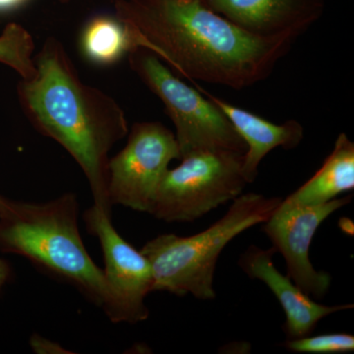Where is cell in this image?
<instances>
[{"instance_id": "obj_16", "label": "cell", "mask_w": 354, "mask_h": 354, "mask_svg": "<svg viewBox=\"0 0 354 354\" xmlns=\"http://www.w3.org/2000/svg\"><path fill=\"white\" fill-rule=\"evenodd\" d=\"M286 348L299 353L335 354L348 353L354 351V337L344 333L324 334L316 337L288 339Z\"/></svg>"}, {"instance_id": "obj_10", "label": "cell", "mask_w": 354, "mask_h": 354, "mask_svg": "<svg viewBox=\"0 0 354 354\" xmlns=\"http://www.w3.org/2000/svg\"><path fill=\"white\" fill-rule=\"evenodd\" d=\"M246 32L259 37L288 36L297 39L325 11V0H202Z\"/></svg>"}, {"instance_id": "obj_18", "label": "cell", "mask_w": 354, "mask_h": 354, "mask_svg": "<svg viewBox=\"0 0 354 354\" xmlns=\"http://www.w3.org/2000/svg\"><path fill=\"white\" fill-rule=\"evenodd\" d=\"M11 274H12V270H11L10 265L6 260L0 258V290L8 283Z\"/></svg>"}, {"instance_id": "obj_9", "label": "cell", "mask_w": 354, "mask_h": 354, "mask_svg": "<svg viewBox=\"0 0 354 354\" xmlns=\"http://www.w3.org/2000/svg\"><path fill=\"white\" fill-rule=\"evenodd\" d=\"M351 195L323 204L297 206L281 200L263 230L286 260L288 276L310 297L321 299L332 283L329 272L317 271L309 258L312 239L321 223L351 202Z\"/></svg>"}, {"instance_id": "obj_15", "label": "cell", "mask_w": 354, "mask_h": 354, "mask_svg": "<svg viewBox=\"0 0 354 354\" xmlns=\"http://www.w3.org/2000/svg\"><path fill=\"white\" fill-rule=\"evenodd\" d=\"M35 44L31 32L22 25L9 23L0 35V64L12 68L20 79H29L36 72Z\"/></svg>"}, {"instance_id": "obj_4", "label": "cell", "mask_w": 354, "mask_h": 354, "mask_svg": "<svg viewBox=\"0 0 354 354\" xmlns=\"http://www.w3.org/2000/svg\"><path fill=\"white\" fill-rule=\"evenodd\" d=\"M281 198L246 193L235 198L227 214L212 227L192 236L158 235L142 247L152 266L153 291L177 297L216 298L214 274L221 251L237 235L269 220Z\"/></svg>"}, {"instance_id": "obj_5", "label": "cell", "mask_w": 354, "mask_h": 354, "mask_svg": "<svg viewBox=\"0 0 354 354\" xmlns=\"http://www.w3.org/2000/svg\"><path fill=\"white\" fill-rule=\"evenodd\" d=\"M127 55L132 71L164 104L180 160L204 151L246 153L245 142L215 102L174 75L153 51L137 46Z\"/></svg>"}, {"instance_id": "obj_13", "label": "cell", "mask_w": 354, "mask_h": 354, "mask_svg": "<svg viewBox=\"0 0 354 354\" xmlns=\"http://www.w3.org/2000/svg\"><path fill=\"white\" fill-rule=\"evenodd\" d=\"M353 188L354 144L346 133H341L320 169L285 200L297 206H311L332 201Z\"/></svg>"}, {"instance_id": "obj_6", "label": "cell", "mask_w": 354, "mask_h": 354, "mask_svg": "<svg viewBox=\"0 0 354 354\" xmlns=\"http://www.w3.org/2000/svg\"><path fill=\"white\" fill-rule=\"evenodd\" d=\"M243 156L204 151L181 158L162 176L149 214L167 223H185L234 201L248 184L242 174Z\"/></svg>"}, {"instance_id": "obj_17", "label": "cell", "mask_w": 354, "mask_h": 354, "mask_svg": "<svg viewBox=\"0 0 354 354\" xmlns=\"http://www.w3.org/2000/svg\"><path fill=\"white\" fill-rule=\"evenodd\" d=\"M32 351L39 354H64L72 353V351H67L62 348L57 342H51L50 339H44L38 334L32 335L30 341Z\"/></svg>"}, {"instance_id": "obj_11", "label": "cell", "mask_w": 354, "mask_h": 354, "mask_svg": "<svg viewBox=\"0 0 354 354\" xmlns=\"http://www.w3.org/2000/svg\"><path fill=\"white\" fill-rule=\"evenodd\" d=\"M274 247L262 249L251 245L242 254L239 266L249 278L263 281L278 298L286 314V333L288 339L306 337L317 324L335 312L353 308V304L326 306L314 301L290 277L281 274L274 267Z\"/></svg>"}, {"instance_id": "obj_7", "label": "cell", "mask_w": 354, "mask_h": 354, "mask_svg": "<svg viewBox=\"0 0 354 354\" xmlns=\"http://www.w3.org/2000/svg\"><path fill=\"white\" fill-rule=\"evenodd\" d=\"M127 135L124 148L109 158V203L150 213L169 164L180 160L176 135L158 121L134 123Z\"/></svg>"}, {"instance_id": "obj_1", "label": "cell", "mask_w": 354, "mask_h": 354, "mask_svg": "<svg viewBox=\"0 0 354 354\" xmlns=\"http://www.w3.org/2000/svg\"><path fill=\"white\" fill-rule=\"evenodd\" d=\"M114 11L136 48L193 82L237 91L269 78L297 41L246 32L202 0H115Z\"/></svg>"}, {"instance_id": "obj_14", "label": "cell", "mask_w": 354, "mask_h": 354, "mask_svg": "<svg viewBox=\"0 0 354 354\" xmlns=\"http://www.w3.org/2000/svg\"><path fill=\"white\" fill-rule=\"evenodd\" d=\"M81 48L94 64L111 65L136 48L131 35L118 18L99 16L83 30Z\"/></svg>"}, {"instance_id": "obj_3", "label": "cell", "mask_w": 354, "mask_h": 354, "mask_svg": "<svg viewBox=\"0 0 354 354\" xmlns=\"http://www.w3.org/2000/svg\"><path fill=\"white\" fill-rule=\"evenodd\" d=\"M74 193L46 203L0 195V251L22 256L50 276L75 288L106 311L111 295L104 271L84 245Z\"/></svg>"}, {"instance_id": "obj_8", "label": "cell", "mask_w": 354, "mask_h": 354, "mask_svg": "<svg viewBox=\"0 0 354 354\" xmlns=\"http://www.w3.org/2000/svg\"><path fill=\"white\" fill-rule=\"evenodd\" d=\"M83 216L88 234L97 237L104 255L102 271L111 295L104 313L113 323L143 322L149 317L146 297L153 291L152 266L118 234L111 213L93 205Z\"/></svg>"}, {"instance_id": "obj_12", "label": "cell", "mask_w": 354, "mask_h": 354, "mask_svg": "<svg viewBox=\"0 0 354 354\" xmlns=\"http://www.w3.org/2000/svg\"><path fill=\"white\" fill-rule=\"evenodd\" d=\"M203 95L221 109L247 146L242 162V174L247 183H252L258 176L260 162L272 150L281 147L286 150L297 148L304 137V127L295 120L283 124H274L250 111L209 94L196 85Z\"/></svg>"}, {"instance_id": "obj_20", "label": "cell", "mask_w": 354, "mask_h": 354, "mask_svg": "<svg viewBox=\"0 0 354 354\" xmlns=\"http://www.w3.org/2000/svg\"><path fill=\"white\" fill-rule=\"evenodd\" d=\"M58 1L64 2V3H66V2L70 1V0H58Z\"/></svg>"}, {"instance_id": "obj_19", "label": "cell", "mask_w": 354, "mask_h": 354, "mask_svg": "<svg viewBox=\"0 0 354 354\" xmlns=\"http://www.w3.org/2000/svg\"><path fill=\"white\" fill-rule=\"evenodd\" d=\"M24 0H0V9L10 8L21 3Z\"/></svg>"}, {"instance_id": "obj_2", "label": "cell", "mask_w": 354, "mask_h": 354, "mask_svg": "<svg viewBox=\"0 0 354 354\" xmlns=\"http://www.w3.org/2000/svg\"><path fill=\"white\" fill-rule=\"evenodd\" d=\"M36 72L20 79L18 101L32 127L59 144L82 169L97 208L111 213L109 152L129 132L113 97L84 82L62 41L48 37L37 55Z\"/></svg>"}]
</instances>
